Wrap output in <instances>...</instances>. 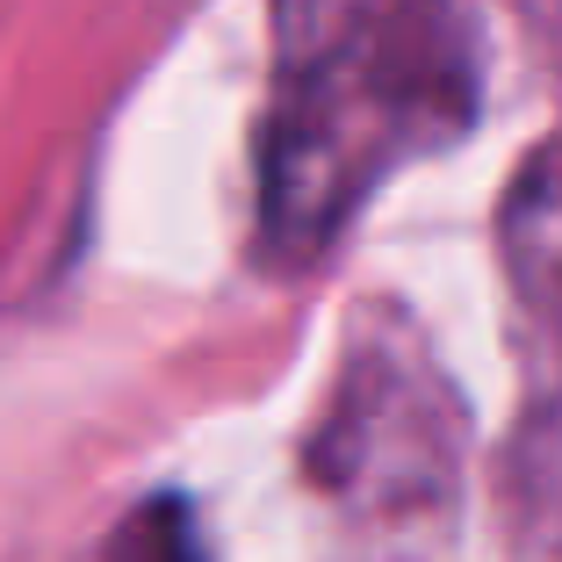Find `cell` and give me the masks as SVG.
Masks as SVG:
<instances>
[{
  "mask_svg": "<svg viewBox=\"0 0 562 562\" xmlns=\"http://www.w3.org/2000/svg\"><path fill=\"white\" fill-rule=\"evenodd\" d=\"M483 66L462 0H274L252 252L325 260L397 166L476 123Z\"/></svg>",
  "mask_w": 562,
  "mask_h": 562,
  "instance_id": "cell-1",
  "label": "cell"
},
{
  "mask_svg": "<svg viewBox=\"0 0 562 562\" xmlns=\"http://www.w3.org/2000/svg\"><path fill=\"white\" fill-rule=\"evenodd\" d=\"M311 476L331 505L375 527L447 513L462 476V404L440 361L418 347V331H404L397 317L353 331L325 426L311 440Z\"/></svg>",
  "mask_w": 562,
  "mask_h": 562,
  "instance_id": "cell-2",
  "label": "cell"
},
{
  "mask_svg": "<svg viewBox=\"0 0 562 562\" xmlns=\"http://www.w3.org/2000/svg\"><path fill=\"white\" fill-rule=\"evenodd\" d=\"M497 252L527 317L562 339V137L527 151L497 210Z\"/></svg>",
  "mask_w": 562,
  "mask_h": 562,
  "instance_id": "cell-3",
  "label": "cell"
},
{
  "mask_svg": "<svg viewBox=\"0 0 562 562\" xmlns=\"http://www.w3.org/2000/svg\"><path fill=\"white\" fill-rule=\"evenodd\" d=\"M505 555L513 562H562V390L519 418L505 447Z\"/></svg>",
  "mask_w": 562,
  "mask_h": 562,
  "instance_id": "cell-4",
  "label": "cell"
},
{
  "mask_svg": "<svg viewBox=\"0 0 562 562\" xmlns=\"http://www.w3.org/2000/svg\"><path fill=\"white\" fill-rule=\"evenodd\" d=\"M109 562H202L195 527L181 519V505H145L123 527V541L109 548Z\"/></svg>",
  "mask_w": 562,
  "mask_h": 562,
  "instance_id": "cell-5",
  "label": "cell"
}]
</instances>
